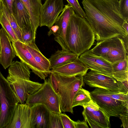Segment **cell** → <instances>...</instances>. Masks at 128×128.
<instances>
[{"label":"cell","instance_id":"obj_1","mask_svg":"<svg viewBox=\"0 0 128 128\" xmlns=\"http://www.w3.org/2000/svg\"><path fill=\"white\" fill-rule=\"evenodd\" d=\"M85 19L97 42L128 35L122 25L124 20L120 10L119 0H82Z\"/></svg>","mask_w":128,"mask_h":128},{"label":"cell","instance_id":"obj_2","mask_svg":"<svg viewBox=\"0 0 128 128\" xmlns=\"http://www.w3.org/2000/svg\"><path fill=\"white\" fill-rule=\"evenodd\" d=\"M66 39L70 51L79 56L90 49L94 44L96 38L86 19L75 13L70 19Z\"/></svg>","mask_w":128,"mask_h":128},{"label":"cell","instance_id":"obj_3","mask_svg":"<svg viewBox=\"0 0 128 128\" xmlns=\"http://www.w3.org/2000/svg\"><path fill=\"white\" fill-rule=\"evenodd\" d=\"M54 73L58 85L60 111L73 114V100L78 90L84 86V76H67Z\"/></svg>","mask_w":128,"mask_h":128},{"label":"cell","instance_id":"obj_4","mask_svg":"<svg viewBox=\"0 0 128 128\" xmlns=\"http://www.w3.org/2000/svg\"><path fill=\"white\" fill-rule=\"evenodd\" d=\"M18 103L9 82L0 71V128H7Z\"/></svg>","mask_w":128,"mask_h":128},{"label":"cell","instance_id":"obj_5","mask_svg":"<svg viewBox=\"0 0 128 128\" xmlns=\"http://www.w3.org/2000/svg\"><path fill=\"white\" fill-rule=\"evenodd\" d=\"M26 102V103L30 106L42 104L52 112L58 114L62 113L59 96L52 88L49 78L44 80L42 87L36 92L28 94Z\"/></svg>","mask_w":128,"mask_h":128},{"label":"cell","instance_id":"obj_6","mask_svg":"<svg viewBox=\"0 0 128 128\" xmlns=\"http://www.w3.org/2000/svg\"><path fill=\"white\" fill-rule=\"evenodd\" d=\"M84 82L91 87L98 88L118 93L128 94V80L117 81L112 77L90 70L84 76Z\"/></svg>","mask_w":128,"mask_h":128},{"label":"cell","instance_id":"obj_7","mask_svg":"<svg viewBox=\"0 0 128 128\" xmlns=\"http://www.w3.org/2000/svg\"><path fill=\"white\" fill-rule=\"evenodd\" d=\"M90 93L92 100L110 117L119 118L120 114L128 110V103L106 96L99 88H96Z\"/></svg>","mask_w":128,"mask_h":128},{"label":"cell","instance_id":"obj_8","mask_svg":"<svg viewBox=\"0 0 128 128\" xmlns=\"http://www.w3.org/2000/svg\"><path fill=\"white\" fill-rule=\"evenodd\" d=\"M64 6L63 0H46L40 11V26L49 29L54 25Z\"/></svg>","mask_w":128,"mask_h":128},{"label":"cell","instance_id":"obj_9","mask_svg":"<svg viewBox=\"0 0 128 128\" xmlns=\"http://www.w3.org/2000/svg\"><path fill=\"white\" fill-rule=\"evenodd\" d=\"M79 56L80 60L88 69L112 76V64L103 58L94 54L91 50L86 51Z\"/></svg>","mask_w":128,"mask_h":128},{"label":"cell","instance_id":"obj_10","mask_svg":"<svg viewBox=\"0 0 128 128\" xmlns=\"http://www.w3.org/2000/svg\"><path fill=\"white\" fill-rule=\"evenodd\" d=\"M75 13L72 6L68 4L65 5L54 24L58 26V30L53 34L54 40L60 44L62 50L70 51L66 40V34L70 18Z\"/></svg>","mask_w":128,"mask_h":128},{"label":"cell","instance_id":"obj_11","mask_svg":"<svg viewBox=\"0 0 128 128\" xmlns=\"http://www.w3.org/2000/svg\"><path fill=\"white\" fill-rule=\"evenodd\" d=\"M12 43L15 55L20 59V61L26 65L34 73L41 79L45 80L48 76L36 63L26 44L19 40Z\"/></svg>","mask_w":128,"mask_h":128},{"label":"cell","instance_id":"obj_12","mask_svg":"<svg viewBox=\"0 0 128 128\" xmlns=\"http://www.w3.org/2000/svg\"><path fill=\"white\" fill-rule=\"evenodd\" d=\"M30 107V128H49L50 111L42 104Z\"/></svg>","mask_w":128,"mask_h":128},{"label":"cell","instance_id":"obj_13","mask_svg":"<svg viewBox=\"0 0 128 128\" xmlns=\"http://www.w3.org/2000/svg\"><path fill=\"white\" fill-rule=\"evenodd\" d=\"M88 69L78 57L72 62L52 68L50 71L67 76H84Z\"/></svg>","mask_w":128,"mask_h":128},{"label":"cell","instance_id":"obj_14","mask_svg":"<svg viewBox=\"0 0 128 128\" xmlns=\"http://www.w3.org/2000/svg\"><path fill=\"white\" fill-rule=\"evenodd\" d=\"M30 107L25 104H18L7 128H30Z\"/></svg>","mask_w":128,"mask_h":128},{"label":"cell","instance_id":"obj_15","mask_svg":"<svg viewBox=\"0 0 128 128\" xmlns=\"http://www.w3.org/2000/svg\"><path fill=\"white\" fill-rule=\"evenodd\" d=\"M84 120L92 128H109L111 125L110 117L100 108L89 111L84 109L82 113Z\"/></svg>","mask_w":128,"mask_h":128},{"label":"cell","instance_id":"obj_16","mask_svg":"<svg viewBox=\"0 0 128 128\" xmlns=\"http://www.w3.org/2000/svg\"><path fill=\"white\" fill-rule=\"evenodd\" d=\"M0 64L6 69L11 64L16 55L11 41L2 28L0 29Z\"/></svg>","mask_w":128,"mask_h":128},{"label":"cell","instance_id":"obj_17","mask_svg":"<svg viewBox=\"0 0 128 128\" xmlns=\"http://www.w3.org/2000/svg\"><path fill=\"white\" fill-rule=\"evenodd\" d=\"M43 84L25 80L22 82L11 87L18 98L19 103L24 104L27 96L38 91Z\"/></svg>","mask_w":128,"mask_h":128},{"label":"cell","instance_id":"obj_18","mask_svg":"<svg viewBox=\"0 0 128 128\" xmlns=\"http://www.w3.org/2000/svg\"><path fill=\"white\" fill-rule=\"evenodd\" d=\"M12 10V15L21 30L30 27L33 29L29 13L20 0H14Z\"/></svg>","mask_w":128,"mask_h":128},{"label":"cell","instance_id":"obj_19","mask_svg":"<svg viewBox=\"0 0 128 128\" xmlns=\"http://www.w3.org/2000/svg\"><path fill=\"white\" fill-rule=\"evenodd\" d=\"M79 57L70 51L58 50L48 59L50 69L72 62Z\"/></svg>","mask_w":128,"mask_h":128},{"label":"cell","instance_id":"obj_20","mask_svg":"<svg viewBox=\"0 0 128 128\" xmlns=\"http://www.w3.org/2000/svg\"><path fill=\"white\" fill-rule=\"evenodd\" d=\"M28 10L30 15L32 28L36 32L40 26V17L42 0H20Z\"/></svg>","mask_w":128,"mask_h":128},{"label":"cell","instance_id":"obj_21","mask_svg":"<svg viewBox=\"0 0 128 128\" xmlns=\"http://www.w3.org/2000/svg\"><path fill=\"white\" fill-rule=\"evenodd\" d=\"M25 44L28 50L32 54L36 63L48 76L51 72L48 59L41 52L36 44L35 42Z\"/></svg>","mask_w":128,"mask_h":128},{"label":"cell","instance_id":"obj_22","mask_svg":"<svg viewBox=\"0 0 128 128\" xmlns=\"http://www.w3.org/2000/svg\"><path fill=\"white\" fill-rule=\"evenodd\" d=\"M128 57L127 52L122 38L120 37L116 45L108 53L106 60L112 64L122 61Z\"/></svg>","mask_w":128,"mask_h":128},{"label":"cell","instance_id":"obj_23","mask_svg":"<svg viewBox=\"0 0 128 128\" xmlns=\"http://www.w3.org/2000/svg\"><path fill=\"white\" fill-rule=\"evenodd\" d=\"M119 38H114L98 42L91 50L94 54L106 60L108 53L116 44Z\"/></svg>","mask_w":128,"mask_h":128},{"label":"cell","instance_id":"obj_24","mask_svg":"<svg viewBox=\"0 0 128 128\" xmlns=\"http://www.w3.org/2000/svg\"><path fill=\"white\" fill-rule=\"evenodd\" d=\"M128 57L112 64V76L117 81L123 82L128 80Z\"/></svg>","mask_w":128,"mask_h":128},{"label":"cell","instance_id":"obj_25","mask_svg":"<svg viewBox=\"0 0 128 128\" xmlns=\"http://www.w3.org/2000/svg\"><path fill=\"white\" fill-rule=\"evenodd\" d=\"M92 100L90 93L88 91L81 88L76 94L72 103V107L80 106L84 107Z\"/></svg>","mask_w":128,"mask_h":128},{"label":"cell","instance_id":"obj_26","mask_svg":"<svg viewBox=\"0 0 128 128\" xmlns=\"http://www.w3.org/2000/svg\"><path fill=\"white\" fill-rule=\"evenodd\" d=\"M0 24L12 43L18 40L8 20L3 12L0 20Z\"/></svg>","mask_w":128,"mask_h":128},{"label":"cell","instance_id":"obj_27","mask_svg":"<svg viewBox=\"0 0 128 128\" xmlns=\"http://www.w3.org/2000/svg\"><path fill=\"white\" fill-rule=\"evenodd\" d=\"M2 11L3 13L8 20L18 40L22 42L21 30L18 26L13 15L8 11L5 6L2 4Z\"/></svg>","mask_w":128,"mask_h":128},{"label":"cell","instance_id":"obj_28","mask_svg":"<svg viewBox=\"0 0 128 128\" xmlns=\"http://www.w3.org/2000/svg\"><path fill=\"white\" fill-rule=\"evenodd\" d=\"M22 42L25 44L35 42L36 33L30 27L22 30Z\"/></svg>","mask_w":128,"mask_h":128},{"label":"cell","instance_id":"obj_29","mask_svg":"<svg viewBox=\"0 0 128 128\" xmlns=\"http://www.w3.org/2000/svg\"><path fill=\"white\" fill-rule=\"evenodd\" d=\"M49 128H63L59 114L50 112Z\"/></svg>","mask_w":128,"mask_h":128},{"label":"cell","instance_id":"obj_30","mask_svg":"<svg viewBox=\"0 0 128 128\" xmlns=\"http://www.w3.org/2000/svg\"><path fill=\"white\" fill-rule=\"evenodd\" d=\"M105 95L113 98L124 102H128V94H124L116 93L108 90L99 88Z\"/></svg>","mask_w":128,"mask_h":128},{"label":"cell","instance_id":"obj_31","mask_svg":"<svg viewBox=\"0 0 128 128\" xmlns=\"http://www.w3.org/2000/svg\"><path fill=\"white\" fill-rule=\"evenodd\" d=\"M66 0L68 4L72 7L76 14L85 18V13L80 4L78 0Z\"/></svg>","mask_w":128,"mask_h":128},{"label":"cell","instance_id":"obj_32","mask_svg":"<svg viewBox=\"0 0 128 128\" xmlns=\"http://www.w3.org/2000/svg\"><path fill=\"white\" fill-rule=\"evenodd\" d=\"M119 7L124 20H128V0H119Z\"/></svg>","mask_w":128,"mask_h":128},{"label":"cell","instance_id":"obj_33","mask_svg":"<svg viewBox=\"0 0 128 128\" xmlns=\"http://www.w3.org/2000/svg\"><path fill=\"white\" fill-rule=\"evenodd\" d=\"M63 128H75L74 121L65 113L59 114Z\"/></svg>","mask_w":128,"mask_h":128},{"label":"cell","instance_id":"obj_34","mask_svg":"<svg viewBox=\"0 0 128 128\" xmlns=\"http://www.w3.org/2000/svg\"><path fill=\"white\" fill-rule=\"evenodd\" d=\"M49 78L51 85L52 88L55 92L58 95L59 91L58 84L57 79L54 72H51L50 73Z\"/></svg>","mask_w":128,"mask_h":128},{"label":"cell","instance_id":"obj_35","mask_svg":"<svg viewBox=\"0 0 128 128\" xmlns=\"http://www.w3.org/2000/svg\"><path fill=\"white\" fill-rule=\"evenodd\" d=\"M119 118L121 120L122 124L121 127L128 128V110L120 114Z\"/></svg>","mask_w":128,"mask_h":128},{"label":"cell","instance_id":"obj_36","mask_svg":"<svg viewBox=\"0 0 128 128\" xmlns=\"http://www.w3.org/2000/svg\"><path fill=\"white\" fill-rule=\"evenodd\" d=\"M8 11L12 14V5L14 0H0Z\"/></svg>","mask_w":128,"mask_h":128},{"label":"cell","instance_id":"obj_37","mask_svg":"<svg viewBox=\"0 0 128 128\" xmlns=\"http://www.w3.org/2000/svg\"><path fill=\"white\" fill-rule=\"evenodd\" d=\"M75 128H88V126L87 123L85 121H81L78 120L76 122H74Z\"/></svg>","mask_w":128,"mask_h":128},{"label":"cell","instance_id":"obj_38","mask_svg":"<svg viewBox=\"0 0 128 128\" xmlns=\"http://www.w3.org/2000/svg\"><path fill=\"white\" fill-rule=\"evenodd\" d=\"M50 29V31L48 32V36L56 33L58 30V27L57 26L55 25L53 26Z\"/></svg>","mask_w":128,"mask_h":128},{"label":"cell","instance_id":"obj_39","mask_svg":"<svg viewBox=\"0 0 128 128\" xmlns=\"http://www.w3.org/2000/svg\"><path fill=\"white\" fill-rule=\"evenodd\" d=\"M122 26L126 35H128V20H124Z\"/></svg>","mask_w":128,"mask_h":128},{"label":"cell","instance_id":"obj_40","mask_svg":"<svg viewBox=\"0 0 128 128\" xmlns=\"http://www.w3.org/2000/svg\"><path fill=\"white\" fill-rule=\"evenodd\" d=\"M121 37L123 40L126 50L127 52H128V35L122 36Z\"/></svg>","mask_w":128,"mask_h":128},{"label":"cell","instance_id":"obj_41","mask_svg":"<svg viewBox=\"0 0 128 128\" xmlns=\"http://www.w3.org/2000/svg\"><path fill=\"white\" fill-rule=\"evenodd\" d=\"M2 5L1 1L0 0V20L3 14Z\"/></svg>","mask_w":128,"mask_h":128},{"label":"cell","instance_id":"obj_42","mask_svg":"<svg viewBox=\"0 0 128 128\" xmlns=\"http://www.w3.org/2000/svg\"><path fill=\"white\" fill-rule=\"evenodd\" d=\"M1 45H0V54L1 53Z\"/></svg>","mask_w":128,"mask_h":128},{"label":"cell","instance_id":"obj_43","mask_svg":"<svg viewBox=\"0 0 128 128\" xmlns=\"http://www.w3.org/2000/svg\"></svg>","mask_w":128,"mask_h":128}]
</instances>
